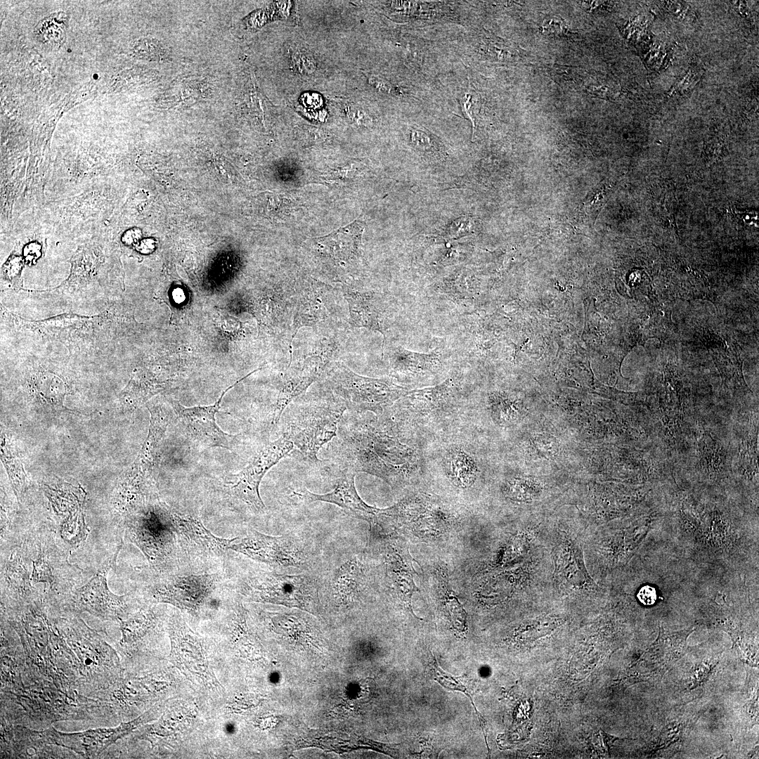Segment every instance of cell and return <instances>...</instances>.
Instances as JSON below:
<instances>
[{
  "instance_id": "obj_24",
  "label": "cell",
  "mask_w": 759,
  "mask_h": 759,
  "mask_svg": "<svg viewBox=\"0 0 759 759\" xmlns=\"http://www.w3.org/2000/svg\"><path fill=\"white\" fill-rule=\"evenodd\" d=\"M35 389L41 403L52 410L75 413L63 405L66 387L57 375L50 372L40 373L36 378Z\"/></svg>"
},
{
  "instance_id": "obj_30",
  "label": "cell",
  "mask_w": 759,
  "mask_h": 759,
  "mask_svg": "<svg viewBox=\"0 0 759 759\" xmlns=\"http://www.w3.org/2000/svg\"><path fill=\"white\" fill-rule=\"evenodd\" d=\"M446 606L451 616V621L458 630H462L466 626V614L455 597L448 592Z\"/></svg>"
},
{
  "instance_id": "obj_27",
  "label": "cell",
  "mask_w": 759,
  "mask_h": 759,
  "mask_svg": "<svg viewBox=\"0 0 759 759\" xmlns=\"http://www.w3.org/2000/svg\"><path fill=\"white\" fill-rule=\"evenodd\" d=\"M1 458L12 483L15 495L20 500L27 488V475L22 463L11 452L3 434H1Z\"/></svg>"
},
{
  "instance_id": "obj_22",
  "label": "cell",
  "mask_w": 759,
  "mask_h": 759,
  "mask_svg": "<svg viewBox=\"0 0 759 759\" xmlns=\"http://www.w3.org/2000/svg\"><path fill=\"white\" fill-rule=\"evenodd\" d=\"M363 585L361 567L356 558L340 565L320 587L326 588L337 602L348 604L353 601Z\"/></svg>"
},
{
  "instance_id": "obj_21",
  "label": "cell",
  "mask_w": 759,
  "mask_h": 759,
  "mask_svg": "<svg viewBox=\"0 0 759 759\" xmlns=\"http://www.w3.org/2000/svg\"><path fill=\"white\" fill-rule=\"evenodd\" d=\"M456 384L449 377L443 382L431 387L408 391L396 403L403 405L401 410L414 415H427L446 406L453 399Z\"/></svg>"
},
{
  "instance_id": "obj_28",
  "label": "cell",
  "mask_w": 759,
  "mask_h": 759,
  "mask_svg": "<svg viewBox=\"0 0 759 759\" xmlns=\"http://www.w3.org/2000/svg\"><path fill=\"white\" fill-rule=\"evenodd\" d=\"M519 403L502 396H493L490 403L491 414L500 425H510L519 420L523 413Z\"/></svg>"
},
{
  "instance_id": "obj_23",
  "label": "cell",
  "mask_w": 759,
  "mask_h": 759,
  "mask_svg": "<svg viewBox=\"0 0 759 759\" xmlns=\"http://www.w3.org/2000/svg\"><path fill=\"white\" fill-rule=\"evenodd\" d=\"M443 465L447 475L459 486L467 487L475 481L478 465L466 450L458 447L450 448L443 458Z\"/></svg>"
},
{
  "instance_id": "obj_31",
  "label": "cell",
  "mask_w": 759,
  "mask_h": 759,
  "mask_svg": "<svg viewBox=\"0 0 759 759\" xmlns=\"http://www.w3.org/2000/svg\"><path fill=\"white\" fill-rule=\"evenodd\" d=\"M540 30L546 34L563 35L569 31V27L559 17L549 16L543 21Z\"/></svg>"
},
{
  "instance_id": "obj_17",
  "label": "cell",
  "mask_w": 759,
  "mask_h": 759,
  "mask_svg": "<svg viewBox=\"0 0 759 759\" xmlns=\"http://www.w3.org/2000/svg\"><path fill=\"white\" fill-rule=\"evenodd\" d=\"M327 362L325 355L313 354L301 362L289 364L277 398L273 423L277 424L291 401L320 377Z\"/></svg>"
},
{
  "instance_id": "obj_7",
  "label": "cell",
  "mask_w": 759,
  "mask_h": 759,
  "mask_svg": "<svg viewBox=\"0 0 759 759\" xmlns=\"http://www.w3.org/2000/svg\"><path fill=\"white\" fill-rule=\"evenodd\" d=\"M230 550L273 568L309 569L306 552L289 536H273L250 529L243 537L232 538Z\"/></svg>"
},
{
  "instance_id": "obj_19",
  "label": "cell",
  "mask_w": 759,
  "mask_h": 759,
  "mask_svg": "<svg viewBox=\"0 0 759 759\" xmlns=\"http://www.w3.org/2000/svg\"><path fill=\"white\" fill-rule=\"evenodd\" d=\"M343 292L349 306L351 324L353 327L379 332L384 336V343L387 327L384 311L376 294L349 287H345Z\"/></svg>"
},
{
  "instance_id": "obj_3",
  "label": "cell",
  "mask_w": 759,
  "mask_h": 759,
  "mask_svg": "<svg viewBox=\"0 0 759 759\" xmlns=\"http://www.w3.org/2000/svg\"><path fill=\"white\" fill-rule=\"evenodd\" d=\"M320 583L309 573L287 575L258 571L244 577L238 588L250 601L312 610L318 602Z\"/></svg>"
},
{
  "instance_id": "obj_18",
  "label": "cell",
  "mask_w": 759,
  "mask_h": 759,
  "mask_svg": "<svg viewBox=\"0 0 759 759\" xmlns=\"http://www.w3.org/2000/svg\"><path fill=\"white\" fill-rule=\"evenodd\" d=\"M354 471L345 468L337 481L335 488L324 494H316L305 490L301 495L310 502L322 501L335 504L353 516L368 521L370 528L377 521L380 509L367 505L359 496L355 486Z\"/></svg>"
},
{
  "instance_id": "obj_9",
  "label": "cell",
  "mask_w": 759,
  "mask_h": 759,
  "mask_svg": "<svg viewBox=\"0 0 759 759\" xmlns=\"http://www.w3.org/2000/svg\"><path fill=\"white\" fill-rule=\"evenodd\" d=\"M132 529L137 544L160 570H173L179 562L181 550L170 517V510L162 507L152 523L141 521Z\"/></svg>"
},
{
  "instance_id": "obj_8",
  "label": "cell",
  "mask_w": 759,
  "mask_h": 759,
  "mask_svg": "<svg viewBox=\"0 0 759 759\" xmlns=\"http://www.w3.org/2000/svg\"><path fill=\"white\" fill-rule=\"evenodd\" d=\"M293 448V443L283 436L264 446L245 468L231 478L228 484L231 492L254 512H262L265 505L259 493L261 481Z\"/></svg>"
},
{
  "instance_id": "obj_12",
  "label": "cell",
  "mask_w": 759,
  "mask_h": 759,
  "mask_svg": "<svg viewBox=\"0 0 759 759\" xmlns=\"http://www.w3.org/2000/svg\"><path fill=\"white\" fill-rule=\"evenodd\" d=\"M171 642V657L183 673L197 677L203 682L215 684L214 676L208 670L203 641L179 614L171 616L169 622Z\"/></svg>"
},
{
  "instance_id": "obj_39",
  "label": "cell",
  "mask_w": 759,
  "mask_h": 759,
  "mask_svg": "<svg viewBox=\"0 0 759 759\" xmlns=\"http://www.w3.org/2000/svg\"><path fill=\"white\" fill-rule=\"evenodd\" d=\"M23 254L27 263H34L41 256V246L37 242L30 243L24 248Z\"/></svg>"
},
{
  "instance_id": "obj_25",
  "label": "cell",
  "mask_w": 759,
  "mask_h": 759,
  "mask_svg": "<svg viewBox=\"0 0 759 759\" xmlns=\"http://www.w3.org/2000/svg\"><path fill=\"white\" fill-rule=\"evenodd\" d=\"M122 632L119 644L126 650L145 637L153 628L155 617L150 611H141L127 620H118Z\"/></svg>"
},
{
  "instance_id": "obj_14",
  "label": "cell",
  "mask_w": 759,
  "mask_h": 759,
  "mask_svg": "<svg viewBox=\"0 0 759 759\" xmlns=\"http://www.w3.org/2000/svg\"><path fill=\"white\" fill-rule=\"evenodd\" d=\"M363 229L362 223L355 221L328 235L315 239L313 245L315 254L337 274L348 273L361 257Z\"/></svg>"
},
{
  "instance_id": "obj_5",
  "label": "cell",
  "mask_w": 759,
  "mask_h": 759,
  "mask_svg": "<svg viewBox=\"0 0 759 759\" xmlns=\"http://www.w3.org/2000/svg\"><path fill=\"white\" fill-rule=\"evenodd\" d=\"M150 413L148 434L131 467L126 470L119 486L122 505L127 508L137 501L157 473L160 450L172 414L160 406L149 408Z\"/></svg>"
},
{
  "instance_id": "obj_20",
  "label": "cell",
  "mask_w": 759,
  "mask_h": 759,
  "mask_svg": "<svg viewBox=\"0 0 759 759\" xmlns=\"http://www.w3.org/2000/svg\"><path fill=\"white\" fill-rule=\"evenodd\" d=\"M331 290L320 286H309L300 290L292 322V334L290 344L292 361V342L298 330L304 326L316 325L329 316L331 306Z\"/></svg>"
},
{
  "instance_id": "obj_34",
  "label": "cell",
  "mask_w": 759,
  "mask_h": 759,
  "mask_svg": "<svg viewBox=\"0 0 759 759\" xmlns=\"http://www.w3.org/2000/svg\"><path fill=\"white\" fill-rule=\"evenodd\" d=\"M410 138L412 145L417 149L427 151L432 148V140L425 131L413 129L410 132Z\"/></svg>"
},
{
  "instance_id": "obj_11",
  "label": "cell",
  "mask_w": 759,
  "mask_h": 759,
  "mask_svg": "<svg viewBox=\"0 0 759 759\" xmlns=\"http://www.w3.org/2000/svg\"><path fill=\"white\" fill-rule=\"evenodd\" d=\"M258 370L252 371L229 387L212 405L187 408L177 401L172 403L176 416L196 441L207 448L219 447L227 450L231 449L235 436L228 434L221 429L216 422L215 415L219 411L220 404L225 394L239 382Z\"/></svg>"
},
{
  "instance_id": "obj_10",
  "label": "cell",
  "mask_w": 759,
  "mask_h": 759,
  "mask_svg": "<svg viewBox=\"0 0 759 759\" xmlns=\"http://www.w3.org/2000/svg\"><path fill=\"white\" fill-rule=\"evenodd\" d=\"M153 707L139 717L126 722H121L117 727L110 728L89 729L74 733H64L50 727L54 744L67 748L84 758H93L117 740L126 737L144 723L151 721L157 713Z\"/></svg>"
},
{
  "instance_id": "obj_1",
  "label": "cell",
  "mask_w": 759,
  "mask_h": 759,
  "mask_svg": "<svg viewBox=\"0 0 759 759\" xmlns=\"http://www.w3.org/2000/svg\"><path fill=\"white\" fill-rule=\"evenodd\" d=\"M348 468L377 476L394 484L416 467L411 449L396 438L372 427H360L343 436Z\"/></svg>"
},
{
  "instance_id": "obj_6",
  "label": "cell",
  "mask_w": 759,
  "mask_h": 759,
  "mask_svg": "<svg viewBox=\"0 0 759 759\" xmlns=\"http://www.w3.org/2000/svg\"><path fill=\"white\" fill-rule=\"evenodd\" d=\"M223 586L219 573L186 571L171 573L150 590L152 600L170 604L197 615Z\"/></svg>"
},
{
  "instance_id": "obj_29",
  "label": "cell",
  "mask_w": 759,
  "mask_h": 759,
  "mask_svg": "<svg viewBox=\"0 0 759 759\" xmlns=\"http://www.w3.org/2000/svg\"><path fill=\"white\" fill-rule=\"evenodd\" d=\"M478 228V220L469 215L458 217L446 224L434 237L444 242H450L474 234Z\"/></svg>"
},
{
  "instance_id": "obj_26",
  "label": "cell",
  "mask_w": 759,
  "mask_h": 759,
  "mask_svg": "<svg viewBox=\"0 0 759 759\" xmlns=\"http://www.w3.org/2000/svg\"><path fill=\"white\" fill-rule=\"evenodd\" d=\"M434 660L432 661V670L434 674V679L439 682V683L445 687L446 689L450 690H455L463 692L467 695L475 710L477 718L479 720L480 726L482 729L484 738L487 737V724L485 718L478 711L475 704L473 702V688L472 685V680L462 676H453L452 675L447 673L443 670L438 665L436 660L433 657Z\"/></svg>"
},
{
  "instance_id": "obj_33",
  "label": "cell",
  "mask_w": 759,
  "mask_h": 759,
  "mask_svg": "<svg viewBox=\"0 0 759 759\" xmlns=\"http://www.w3.org/2000/svg\"><path fill=\"white\" fill-rule=\"evenodd\" d=\"M292 63L299 72L303 74H310L315 70V61L309 55L304 53L297 52L292 55Z\"/></svg>"
},
{
  "instance_id": "obj_2",
  "label": "cell",
  "mask_w": 759,
  "mask_h": 759,
  "mask_svg": "<svg viewBox=\"0 0 759 759\" xmlns=\"http://www.w3.org/2000/svg\"><path fill=\"white\" fill-rule=\"evenodd\" d=\"M346 409L341 400L310 403L290 410L283 436L307 460L318 462L319 450L337 436Z\"/></svg>"
},
{
  "instance_id": "obj_32",
  "label": "cell",
  "mask_w": 759,
  "mask_h": 759,
  "mask_svg": "<svg viewBox=\"0 0 759 759\" xmlns=\"http://www.w3.org/2000/svg\"><path fill=\"white\" fill-rule=\"evenodd\" d=\"M448 245L447 246L445 252L442 254L441 257L438 260L439 264L442 266H447L455 264L456 262L462 261L465 259L464 256V247L455 242L451 241L447 242Z\"/></svg>"
},
{
  "instance_id": "obj_36",
  "label": "cell",
  "mask_w": 759,
  "mask_h": 759,
  "mask_svg": "<svg viewBox=\"0 0 759 759\" xmlns=\"http://www.w3.org/2000/svg\"><path fill=\"white\" fill-rule=\"evenodd\" d=\"M22 261L18 257H11L4 266V273L9 280H15L20 274Z\"/></svg>"
},
{
  "instance_id": "obj_16",
  "label": "cell",
  "mask_w": 759,
  "mask_h": 759,
  "mask_svg": "<svg viewBox=\"0 0 759 759\" xmlns=\"http://www.w3.org/2000/svg\"><path fill=\"white\" fill-rule=\"evenodd\" d=\"M447 358L440 346L429 353H419L398 346L389 353L391 374L405 382L422 380L438 374Z\"/></svg>"
},
{
  "instance_id": "obj_13",
  "label": "cell",
  "mask_w": 759,
  "mask_h": 759,
  "mask_svg": "<svg viewBox=\"0 0 759 759\" xmlns=\"http://www.w3.org/2000/svg\"><path fill=\"white\" fill-rule=\"evenodd\" d=\"M170 517L177 534L181 552L197 558H218L230 550L232 538L215 536L193 515L170 510Z\"/></svg>"
},
{
  "instance_id": "obj_37",
  "label": "cell",
  "mask_w": 759,
  "mask_h": 759,
  "mask_svg": "<svg viewBox=\"0 0 759 759\" xmlns=\"http://www.w3.org/2000/svg\"><path fill=\"white\" fill-rule=\"evenodd\" d=\"M638 599L644 605H651L656 599L655 588L649 585H645L640 588L637 594Z\"/></svg>"
},
{
  "instance_id": "obj_4",
  "label": "cell",
  "mask_w": 759,
  "mask_h": 759,
  "mask_svg": "<svg viewBox=\"0 0 759 759\" xmlns=\"http://www.w3.org/2000/svg\"><path fill=\"white\" fill-rule=\"evenodd\" d=\"M328 379L333 391L346 408L381 415L408 391L387 378L360 375L342 363L330 370Z\"/></svg>"
},
{
  "instance_id": "obj_35",
  "label": "cell",
  "mask_w": 759,
  "mask_h": 759,
  "mask_svg": "<svg viewBox=\"0 0 759 759\" xmlns=\"http://www.w3.org/2000/svg\"><path fill=\"white\" fill-rule=\"evenodd\" d=\"M473 98L472 94L469 93H466L462 98L461 105L462 108L466 116L471 121L472 124V138H474L476 130V117L474 112V102L472 100Z\"/></svg>"
},
{
  "instance_id": "obj_15",
  "label": "cell",
  "mask_w": 759,
  "mask_h": 759,
  "mask_svg": "<svg viewBox=\"0 0 759 759\" xmlns=\"http://www.w3.org/2000/svg\"><path fill=\"white\" fill-rule=\"evenodd\" d=\"M108 568L105 567L86 585L76 590L71 599L74 611H85L103 620L117 621L127 614L126 596L115 595L108 588Z\"/></svg>"
},
{
  "instance_id": "obj_38",
  "label": "cell",
  "mask_w": 759,
  "mask_h": 759,
  "mask_svg": "<svg viewBox=\"0 0 759 759\" xmlns=\"http://www.w3.org/2000/svg\"><path fill=\"white\" fill-rule=\"evenodd\" d=\"M368 78L370 84L377 90L384 93H390L394 91L393 86L388 81L375 75H369Z\"/></svg>"
}]
</instances>
